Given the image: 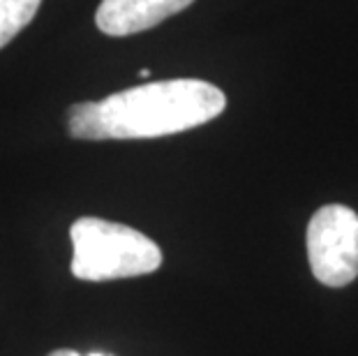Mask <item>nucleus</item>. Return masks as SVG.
<instances>
[{
	"mask_svg": "<svg viewBox=\"0 0 358 356\" xmlns=\"http://www.w3.org/2000/svg\"><path fill=\"white\" fill-rule=\"evenodd\" d=\"M70 236L74 248L72 273L88 283L146 276L162 264V252L153 238L111 220L79 218Z\"/></svg>",
	"mask_w": 358,
	"mask_h": 356,
	"instance_id": "obj_2",
	"label": "nucleus"
},
{
	"mask_svg": "<svg viewBox=\"0 0 358 356\" xmlns=\"http://www.w3.org/2000/svg\"><path fill=\"white\" fill-rule=\"evenodd\" d=\"M227 97L201 79H169L134 86L67 109V132L74 139H155L199 127L217 118Z\"/></svg>",
	"mask_w": 358,
	"mask_h": 356,
	"instance_id": "obj_1",
	"label": "nucleus"
},
{
	"mask_svg": "<svg viewBox=\"0 0 358 356\" xmlns=\"http://www.w3.org/2000/svg\"><path fill=\"white\" fill-rule=\"evenodd\" d=\"M139 77H143V79H146V77H150V70H148V67H143V70L139 72Z\"/></svg>",
	"mask_w": 358,
	"mask_h": 356,
	"instance_id": "obj_7",
	"label": "nucleus"
},
{
	"mask_svg": "<svg viewBox=\"0 0 358 356\" xmlns=\"http://www.w3.org/2000/svg\"><path fill=\"white\" fill-rule=\"evenodd\" d=\"M192 3L194 0H102L95 24L104 35L125 37L162 24Z\"/></svg>",
	"mask_w": 358,
	"mask_h": 356,
	"instance_id": "obj_4",
	"label": "nucleus"
},
{
	"mask_svg": "<svg viewBox=\"0 0 358 356\" xmlns=\"http://www.w3.org/2000/svg\"><path fill=\"white\" fill-rule=\"evenodd\" d=\"M47 356H81L79 352H74V350H56V352H51ZM88 356H109V354H100V352H93V354H88Z\"/></svg>",
	"mask_w": 358,
	"mask_h": 356,
	"instance_id": "obj_6",
	"label": "nucleus"
},
{
	"mask_svg": "<svg viewBox=\"0 0 358 356\" xmlns=\"http://www.w3.org/2000/svg\"><path fill=\"white\" fill-rule=\"evenodd\" d=\"M40 5L42 0H0V49L33 21Z\"/></svg>",
	"mask_w": 358,
	"mask_h": 356,
	"instance_id": "obj_5",
	"label": "nucleus"
},
{
	"mask_svg": "<svg viewBox=\"0 0 358 356\" xmlns=\"http://www.w3.org/2000/svg\"><path fill=\"white\" fill-rule=\"evenodd\" d=\"M308 259L326 287H347L358 278V215L342 204H329L308 225Z\"/></svg>",
	"mask_w": 358,
	"mask_h": 356,
	"instance_id": "obj_3",
	"label": "nucleus"
}]
</instances>
